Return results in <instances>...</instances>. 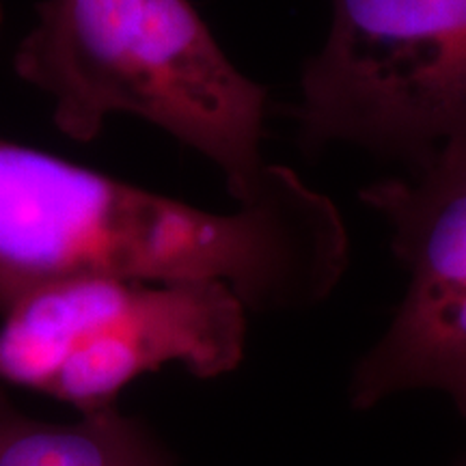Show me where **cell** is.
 Here are the masks:
<instances>
[{"label": "cell", "mask_w": 466, "mask_h": 466, "mask_svg": "<svg viewBox=\"0 0 466 466\" xmlns=\"http://www.w3.org/2000/svg\"><path fill=\"white\" fill-rule=\"evenodd\" d=\"M333 199L289 167L231 212H209L0 138V313L83 277L223 283L253 311L313 307L348 270Z\"/></svg>", "instance_id": "obj_1"}, {"label": "cell", "mask_w": 466, "mask_h": 466, "mask_svg": "<svg viewBox=\"0 0 466 466\" xmlns=\"http://www.w3.org/2000/svg\"><path fill=\"white\" fill-rule=\"evenodd\" d=\"M15 72L72 141L115 115L160 127L231 171L266 134L268 91L229 61L190 0H44Z\"/></svg>", "instance_id": "obj_2"}, {"label": "cell", "mask_w": 466, "mask_h": 466, "mask_svg": "<svg viewBox=\"0 0 466 466\" xmlns=\"http://www.w3.org/2000/svg\"><path fill=\"white\" fill-rule=\"evenodd\" d=\"M247 313L223 283H50L0 313V382L93 415L167 365L229 374L244 359Z\"/></svg>", "instance_id": "obj_3"}, {"label": "cell", "mask_w": 466, "mask_h": 466, "mask_svg": "<svg viewBox=\"0 0 466 466\" xmlns=\"http://www.w3.org/2000/svg\"><path fill=\"white\" fill-rule=\"evenodd\" d=\"M300 145L417 165L466 141V0H330L300 74Z\"/></svg>", "instance_id": "obj_4"}, {"label": "cell", "mask_w": 466, "mask_h": 466, "mask_svg": "<svg viewBox=\"0 0 466 466\" xmlns=\"http://www.w3.org/2000/svg\"><path fill=\"white\" fill-rule=\"evenodd\" d=\"M360 201L387 223L408 288L354 370V406L436 389L466 417V141L365 186Z\"/></svg>", "instance_id": "obj_5"}, {"label": "cell", "mask_w": 466, "mask_h": 466, "mask_svg": "<svg viewBox=\"0 0 466 466\" xmlns=\"http://www.w3.org/2000/svg\"><path fill=\"white\" fill-rule=\"evenodd\" d=\"M0 466H171L147 430L116 406L48 423L15 410L0 393Z\"/></svg>", "instance_id": "obj_6"}, {"label": "cell", "mask_w": 466, "mask_h": 466, "mask_svg": "<svg viewBox=\"0 0 466 466\" xmlns=\"http://www.w3.org/2000/svg\"><path fill=\"white\" fill-rule=\"evenodd\" d=\"M458 466H466V458H464V460H462V462H460Z\"/></svg>", "instance_id": "obj_7"}, {"label": "cell", "mask_w": 466, "mask_h": 466, "mask_svg": "<svg viewBox=\"0 0 466 466\" xmlns=\"http://www.w3.org/2000/svg\"><path fill=\"white\" fill-rule=\"evenodd\" d=\"M0 25H3V11H0Z\"/></svg>", "instance_id": "obj_8"}]
</instances>
